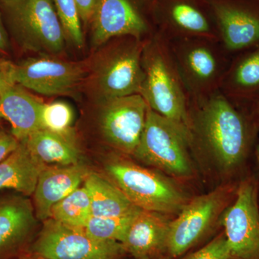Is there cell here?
I'll return each mask as SVG.
<instances>
[{
  "mask_svg": "<svg viewBox=\"0 0 259 259\" xmlns=\"http://www.w3.org/2000/svg\"><path fill=\"white\" fill-rule=\"evenodd\" d=\"M190 131L187 126L148 109L146 124L134 156L169 176H192Z\"/></svg>",
  "mask_w": 259,
  "mask_h": 259,
  "instance_id": "277c9868",
  "label": "cell"
},
{
  "mask_svg": "<svg viewBox=\"0 0 259 259\" xmlns=\"http://www.w3.org/2000/svg\"><path fill=\"white\" fill-rule=\"evenodd\" d=\"M10 35L25 50L54 55L66 38L51 0H0Z\"/></svg>",
  "mask_w": 259,
  "mask_h": 259,
  "instance_id": "3957f363",
  "label": "cell"
},
{
  "mask_svg": "<svg viewBox=\"0 0 259 259\" xmlns=\"http://www.w3.org/2000/svg\"><path fill=\"white\" fill-rule=\"evenodd\" d=\"M44 102L15 84L8 89L0 98V119L11 126V134L20 142L41 129L40 114Z\"/></svg>",
  "mask_w": 259,
  "mask_h": 259,
  "instance_id": "ac0fdd59",
  "label": "cell"
},
{
  "mask_svg": "<svg viewBox=\"0 0 259 259\" xmlns=\"http://www.w3.org/2000/svg\"><path fill=\"white\" fill-rule=\"evenodd\" d=\"M216 42L204 38L177 39L171 46L189 95L198 101L215 93L226 74V60L214 47Z\"/></svg>",
  "mask_w": 259,
  "mask_h": 259,
  "instance_id": "52a82bcc",
  "label": "cell"
},
{
  "mask_svg": "<svg viewBox=\"0 0 259 259\" xmlns=\"http://www.w3.org/2000/svg\"><path fill=\"white\" fill-rule=\"evenodd\" d=\"M153 259H164V258H163V257H160V258H153Z\"/></svg>",
  "mask_w": 259,
  "mask_h": 259,
  "instance_id": "d590c367",
  "label": "cell"
},
{
  "mask_svg": "<svg viewBox=\"0 0 259 259\" xmlns=\"http://www.w3.org/2000/svg\"><path fill=\"white\" fill-rule=\"evenodd\" d=\"M146 42L129 37L107 51L98 68L96 81L102 100L141 95L144 73L143 52Z\"/></svg>",
  "mask_w": 259,
  "mask_h": 259,
  "instance_id": "30bf717a",
  "label": "cell"
},
{
  "mask_svg": "<svg viewBox=\"0 0 259 259\" xmlns=\"http://www.w3.org/2000/svg\"><path fill=\"white\" fill-rule=\"evenodd\" d=\"M258 190L256 177H245L238 184L236 199L221 216L230 259H259Z\"/></svg>",
  "mask_w": 259,
  "mask_h": 259,
  "instance_id": "ba28073f",
  "label": "cell"
},
{
  "mask_svg": "<svg viewBox=\"0 0 259 259\" xmlns=\"http://www.w3.org/2000/svg\"><path fill=\"white\" fill-rule=\"evenodd\" d=\"M15 64L0 59V98L5 92L16 84L14 79Z\"/></svg>",
  "mask_w": 259,
  "mask_h": 259,
  "instance_id": "f1b7e54d",
  "label": "cell"
},
{
  "mask_svg": "<svg viewBox=\"0 0 259 259\" xmlns=\"http://www.w3.org/2000/svg\"><path fill=\"white\" fill-rule=\"evenodd\" d=\"M10 42L8 31L3 23V19L0 14V53L5 54L9 50Z\"/></svg>",
  "mask_w": 259,
  "mask_h": 259,
  "instance_id": "1f68e13d",
  "label": "cell"
},
{
  "mask_svg": "<svg viewBox=\"0 0 259 259\" xmlns=\"http://www.w3.org/2000/svg\"><path fill=\"white\" fill-rule=\"evenodd\" d=\"M221 87L223 94L233 101H259V44L238 54L227 69Z\"/></svg>",
  "mask_w": 259,
  "mask_h": 259,
  "instance_id": "ffe728a7",
  "label": "cell"
},
{
  "mask_svg": "<svg viewBox=\"0 0 259 259\" xmlns=\"http://www.w3.org/2000/svg\"><path fill=\"white\" fill-rule=\"evenodd\" d=\"M108 180L136 207L144 210L173 214L187 204L178 186L161 174L124 158H114L105 166Z\"/></svg>",
  "mask_w": 259,
  "mask_h": 259,
  "instance_id": "5b68a950",
  "label": "cell"
},
{
  "mask_svg": "<svg viewBox=\"0 0 259 259\" xmlns=\"http://www.w3.org/2000/svg\"><path fill=\"white\" fill-rule=\"evenodd\" d=\"M92 21L93 42L98 47L115 37L141 40L151 30L134 0H98Z\"/></svg>",
  "mask_w": 259,
  "mask_h": 259,
  "instance_id": "9a60e30c",
  "label": "cell"
},
{
  "mask_svg": "<svg viewBox=\"0 0 259 259\" xmlns=\"http://www.w3.org/2000/svg\"><path fill=\"white\" fill-rule=\"evenodd\" d=\"M74 112L69 104L61 101L44 103L40 114L41 129L65 136H74Z\"/></svg>",
  "mask_w": 259,
  "mask_h": 259,
  "instance_id": "484cf974",
  "label": "cell"
},
{
  "mask_svg": "<svg viewBox=\"0 0 259 259\" xmlns=\"http://www.w3.org/2000/svg\"><path fill=\"white\" fill-rule=\"evenodd\" d=\"M47 166L20 142L14 152L0 163V190L9 189L26 197L32 195L39 175Z\"/></svg>",
  "mask_w": 259,
  "mask_h": 259,
  "instance_id": "44dd1931",
  "label": "cell"
},
{
  "mask_svg": "<svg viewBox=\"0 0 259 259\" xmlns=\"http://www.w3.org/2000/svg\"><path fill=\"white\" fill-rule=\"evenodd\" d=\"M139 212L121 217L92 216L84 231L95 239L122 243L133 220Z\"/></svg>",
  "mask_w": 259,
  "mask_h": 259,
  "instance_id": "d4e9b609",
  "label": "cell"
},
{
  "mask_svg": "<svg viewBox=\"0 0 259 259\" xmlns=\"http://www.w3.org/2000/svg\"><path fill=\"white\" fill-rule=\"evenodd\" d=\"M25 197L0 199V256L23 244L36 225L33 205Z\"/></svg>",
  "mask_w": 259,
  "mask_h": 259,
  "instance_id": "d6986e66",
  "label": "cell"
},
{
  "mask_svg": "<svg viewBox=\"0 0 259 259\" xmlns=\"http://www.w3.org/2000/svg\"><path fill=\"white\" fill-rule=\"evenodd\" d=\"M255 112H256L257 118H258V122L259 126V101L257 102L255 105ZM255 162H256L257 166L259 169V144L257 145L256 148L255 150Z\"/></svg>",
  "mask_w": 259,
  "mask_h": 259,
  "instance_id": "d6a6232c",
  "label": "cell"
},
{
  "mask_svg": "<svg viewBox=\"0 0 259 259\" xmlns=\"http://www.w3.org/2000/svg\"><path fill=\"white\" fill-rule=\"evenodd\" d=\"M91 199L92 212L95 217H121L139 212L125 194L110 180L90 172L83 182Z\"/></svg>",
  "mask_w": 259,
  "mask_h": 259,
  "instance_id": "603a6c76",
  "label": "cell"
},
{
  "mask_svg": "<svg viewBox=\"0 0 259 259\" xmlns=\"http://www.w3.org/2000/svg\"><path fill=\"white\" fill-rule=\"evenodd\" d=\"M32 156L47 166H69L80 163L75 136H65L40 129L23 141Z\"/></svg>",
  "mask_w": 259,
  "mask_h": 259,
  "instance_id": "7402d4cb",
  "label": "cell"
},
{
  "mask_svg": "<svg viewBox=\"0 0 259 259\" xmlns=\"http://www.w3.org/2000/svg\"><path fill=\"white\" fill-rule=\"evenodd\" d=\"M230 255L229 244L223 233L200 249L187 255L183 259H230Z\"/></svg>",
  "mask_w": 259,
  "mask_h": 259,
  "instance_id": "83f0119b",
  "label": "cell"
},
{
  "mask_svg": "<svg viewBox=\"0 0 259 259\" xmlns=\"http://www.w3.org/2000/svg\"><path fill=\"white\" fill-rule=\"evenodd\" d=\"M259 129L255 104H243L215 93L198 101L190 117L191 146H197L223 176L231 182L246 173L255 136Z\"/></svg>",
  "mask_w": 259,
  "mask_h": 259,
  "instance_id": "6da1fadb",
  "label": "cell"
},
{
  "mask_svg": "<svg viewBox=\"0 0 259 259\" xmlns=\"http://www.w3.org/2000/svg\"><path fill=\"white\" fill-rule=\"evenodd\" d=\"M30 259H47L44 258V257L41 256V255H36V256L34 257V258H32Z\"/></svg>",
  "mask_w": 259,
  "mask_h": 259,
  "instance_id": "836d02e7",
  "label": "cell"
},
{
  "mask_svg": "<svg viewBox=\"0 0 259 259\" xmlns=\"http://www.w3.org/2000/svg\"><path fill=\"white\" fill-rule=\"evenodd\" d=\"M258 204H259V187H258Z\"/></svg>",
  "mask_w": 259,
  "mask_h": 259,
  "instance_id": "e575fe53",
  "label": "cell"
},
{
  "mask_svg": "<svg viewBox=\"0 0 259 259\" xmlns=\"http://www.w3.org/2000/svg\"><path fill=\"white\" fill-rule=\"evenodd\" d=\"M170 223L165 214L141 209L121 243L124 250L136 259L162 257L166 251Z\"/></svg>",
  "mask_w": 259,
  "mask_h": 259,
  "instance_id": "e0dca14e",
  "label": "cell"
},
{
  "mask_svg": "<svg viewBox=\"0 0 259 259\" xmlns=\"http://www.w3.org/2000/svg\"><path fill=\"white\" fill-rule=\"evenodd\" d=\"M20 144L13 134L0 129V163L14 152Z\"/></svg>",
  "mask_w": 259,
  "mask_h": 259,
  "instance_id": "f546056e",
  "label": "cell"
},
{
  "mask_svg": "<svg viewBox=\"0 0 259 259\" xmlns=\"http://www.w3.org/2000/svg\"><path fill=\"white\" fill-rule=\"evenodd\" d=\"M227 51L239 53L259 44V0H208Z\"/></svg>",
  "mask_w": 259,
  "mask_h": 259,
  "instance_id": "5bb4252c",
  "label": "cell"
},
{
  "mask_svg": "<svg viewBox=\"0 0 259 259\" xmlns=\"http://www.w3.org/2000/svg\"><path fill=\"white\" fill-rule=\"evenodd\" d=\"M238 184L228 182L187 202L176 219L170 223L166 251L168 256H181L207 236L236 199Z\"/></svg>",
  "mask_w": 259,
  "mask_h": 259,
  "instance_id": "8992f818",
  "label": "cell"
},
{
  "mask_svg": "<svg viewBox=\"0 0 259 259\" xmlns=\"http://www.w3.org/2000/svg\"><path fill=\"white\" fill-rule=\"evenodd\" d=\"M144 78L141 95L151 110L190 128L189 93L167 39L158 33L146 42L143 52Z\"/></svg>",
  "mask_w": 259,
  "mask_h": 259,
  "instance_id": "7a4b0ae2",
  "label": "cell"
},
{
  "mask_svg": "<svg viewBox=\"0 0 259 259\" xmlns=\"http://www.w3.org/2000/svg\"><path fill=\"white\" fill-rule=\"evenodd\" d=\"M79 9L81 23L87 25L92 21L98 0H75Z\"/></svg>",
  "mask_w": 259,
  "mask_h": 259,
  "instance_id": "4dcf8cb0",
  "label": "cell"
},
{
  "mask_svg": "<svg viewBox=\"0 0 259 259\" xmlns=\"http://www.w3.org/2000/svg\"><path fill=\"white\" fill-rule=\"evenodd\" d=\"M44 223L32 250L44 258L120 259L126 253L120 242L95 239L84 229L64 226L51 218Z\"/></svg>",
  "mask_w": 259,
  "mask_h": 259,
  "instance_id": "9c48e42d",
  "label": "cell"
},
{
  "mask_svg": "<svg viewBox=\"0 0 259 259\" xmlns=\"http://www.w3.org/2000/svg\"><path fill=\"white\" fill-rule=\"evenodd\" d=\"M153 13L159 33L166 38L220 39L208 0H154Z\"/></svg>",
  "mask_w": 259,
  "mask_h": 259,
  "instance_id": "7c38bea8",
  "label": "cell"
},
{
  "mask_svg": "<svg viewBox=\"0 0 259 259\" xmlns=\"http://www.w3.org/2000/svg\"><path fill=\"white\" fill-rule=\"evenodd\" d=\"M90 173L80 163L46 167L39 175L32 194L37 219L42 222L49 219L52 207L82 185Z\"/></svg>",
  "mask_w": 259,
  "mask_h": 259,
  "instance_id": "2e32d148",
  "label": "cell"
},
{
  "mask_svg": "<svg viewBox=\"0 0 259 259\" xmlns=\"http://www.w3.org/2000/svg\"><path fill=\"white\" fill-rule=\"evenodd\" d=\"M66 40L81 49L83 46V35L79 9L75 0H51Z\"/></svg>",
  "mask_w": 259,
  "mask_h": 259,
  "instance_id": "4316f807",
  "label": "cell"
},
{
  "mask_svg": "<svg viewBox=\"0 0 259 259\" xmlns=\"http://www.w3.org/2000/svg\"><path fill=\"white\" fill-rule=\"evenodd\" d=\"M92 216L91 199L83 184L52 207L50 218L64 226L84 229Z\"/></svg>",
  "mask_w": 259,
  "mask_h": 259,
  "instance_id": "cb8c5ba5",
  "label": "cell"
},
{
  "mask_svg": "<svg viewBox=\"0 0 259 259\" xmlns=\"http://www.w3.org/2000/svg\"><path fill=\"white\" fill-rule=\"evenodd\" d=\"M149 107L141 95L102 100L99 126L107 144L134 156L146 124Z\"/></svg>",
  "mask_w": 259,
  "mask_h": 259,
  "instance_id": "8fae6325",
  "label": "cell"
},
{
  "mask_svg": "<svg viewBox=\"0 0 259 259\" xmlns=\"http://www.w3.org/2000/svg\"><path fill=\"white\" fill-rule=\"evenodd\" d=\"M83 75L81 65L49 56L30 58L15 64L16 84L48 96L70 95Z\"/></svg>",
  "mask_w": 259,
  "mask_h": 259,
  "instance_id": "4fadbf2b",
  "label": "cell"
}]
</instances>
